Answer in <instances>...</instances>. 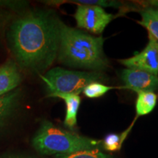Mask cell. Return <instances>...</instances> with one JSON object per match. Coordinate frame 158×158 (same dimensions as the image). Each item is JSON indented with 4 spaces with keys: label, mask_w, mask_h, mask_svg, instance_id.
I'll return each mask as SVG.
<instances>
[{
    "label": "cell",
    "mask_w": 158,
    "mask_h": 158,
    "mask_svg": "<svg viewBox=\"0 0 158 158\" xmlns=\"http://www.w3.org/2000/svg\"><path fill=\"white\" fill-rule=\"evenodd\" d=\"M141 15V20L138 21V23L147 29L149 35L158 41V19L146 9L142 10Z\"/></svg>",
    "instance_id": "12"
},
{
    "label": "cell",
    "mask_w": 158,
    "mask_h": 158,
    "mask_svg": "<svg viewBox=\"0 0 158 158\" xmlns=\"http://www.w3.org/2000/svg\"><path fill=\"white\" fill-rule=\"evenodd\" d=\"M54 12L35 9L13 20L7 32L8 47L21 70L41 75L57 58L59 23Z\"/></svg>",
    "instance_id": "1"
},
{
    "label": "cell",
    "mask_w": 158,
    "mask_h": 158,
    "mask_svg": "<svg viewBox=\"0 0 158 158\" xmlns=\"http://www.w3.org/2000/svg\"><path fill=\"white\" fill-rule=\"evenodd\" d=\"M56 158H112L98 149L81 150L69 155H58Z\"/></svg>",
    "instance_id": "15"
},
{
    "label": "cell",
    "mask_w": 158,
    "mask_h": 158,
    "mask_svg": "<svg viewBox=\"0 0 158 158\" xmlns=\"http://www.w3.org/2000/svg\"><path fill=\"white\" fill-rule=\"evenodd\" d=\"M13 19V15L9 12L0 9V29L3 28Z\"/></svg>",
    "instance_id": "18"
},
{
    "label": "cell",
    "mask_w": 158,
    "mask_h": 158,
    "mask_svg": "<svg viewBox=\"0 0 158 158\" xmlns=\"http://www.w3.org/2000/svg\"><path fill=\"white\" fill-rule=\"evenodd\" d=\"M121 78L124 83V89L139 92H152L158 89V76L147 71L134 68L122 70Z\"/></svg>",
    "instance_id": "7"
},
{
    "label": "cell",
    "mask_w": 158,
    "mask_h": 158,
    "mask_svg": "<svg viewBox=\"0 0 158 158\" xmlns=\"http://www.w3.org/2000/svg\"><path fill=\"white\" fill-rule=\"evenodd\" d=\"M46 84L50 94H78L89 84L94 82H105L106 75L100 72L68 70L61 68H51L45 75H40Z\"/></svg>",
    "instance_id": "4"
},
{
    "label": "cell",
    "mask_w": 158,
    "mask_h": 158,
    "mask_svg": "<svg viewBox=\"0 0 158 158\" xmlns=\"http://www.w3.org/2000/svg\"><path fill=\"white\" fill-rule=\"evenodd\" d=\"M135 102V118L151 113L157 104V95L153 92H138Z\"/></svg>",
    "instance_id": "11"
},
{
    "label": "cell",
    "mask_w": 158,
    "mask_h": 158,
    "mask_svg": "<svg viewBox=\"0 0 158 158\" xmlns=\"http://www.w3.org/2000/svg\"><path fill=\"white\" fill-rule=\"evenodd\" d=\"M145 9L149 12L150 14H152L153 16H155L158 19V7H157V8H154V7H147V8Z\"/></svg>",
    "instance_id": "20"
},
{
    "label": "cell",
    "mask_w": 158,
    "mask_h": 158,
    "mask_svg": "<svg viewBox=\"0 0 158 158\" xmlns=\"http://www.w3.org/2000/svg\"><path fill=\"white\" fill-rule=\"evenodd\" d=\"M74 18L78 28L100 35L114 16L99 6L78 5Z\"/></svg>",
    "instance_id": "5"
},
{
    "label": "cell",
    "mask_w": 158,
    "mask_h": 158,
    "mask_svg": "<svg viewBox=\"0 0 158 158\" xmlns=\"http://www.w3.org/2000/svg\"><path fill=\"white\" fill-rule=\"evenodd\" d=\"M0 158H35L31 156H29L27 155H23L21 153H5L4 155H0Z\"/></svg>",
    "instance_id": "19"
},
{
    "label": "cell",
    "mask_w": 158,
    "mask_h": 158,
    "mask_svg": "<svg viewBox=\"0 0 158 158\" xmlns=\"http://www.w3.org/2000/svg\"><path fill=\"white\" fill-rule=\"evenodd\" d=\"M23 98V92L19 87L0 96V133L8 127L17 116Z\"/></svg>",
    "instance_id": "8"
},
{
    "label": "cell",
    "mask_w": 158,
    "mask_h": 158,
    "mask_svg": "<svg viewBox=\"0 0 158 158\" xmlns=\"http://www.w3.org/2000/svg\"><path fill=\"white\" fill-rule=\"evenodd\" d=\"M125 138H126L122 135V133L121 135H118V134L115 133L108 134L102 141V145L106 151H118L121 149L122 143H123Z\"/></svg>",
    "instance_id": "14"
},
{
    "label": "cell",
    "mask_w": 158,
    "mask_h": 158,
    "mask_svg": "<svg viewBox=\"0 0 158 158\" xmlns=\"http://www.w3.org/2000/svg\"><path fill=\"white\" fill-rule=\"evenodd\" d=\"M101 142L67 131L46 119L41 121L31 140L34 149L45 155H69L81 150L97 149Z\"/></svg>",
    "instance_id": "3"
},
{
    "label": "cell",
    "mask_w": 158,
    "mask_h": 158,
    "mask_svg": "<svg viewBox=\"0 0 158 158\" xmlns=\"http://www.w3.org/2000/svg\"><path fill=\"white\" fill-rule=\"evenodd\" d=\"M48 98H58L64 100L66 105V115L64 124L70 130H73L77 124V115L81 99L78 94H49Z\"/></svg>",
    "instance_id": "10"
},
{
    "label": "cell",
    "mask_w": 158,
    "mask_h": 158,
    "mask_svg": "<svg viewBox=\"0 0 158 158\" xmlns=\"http://www.w3.org/2000/svg\"><path fill=\"white\" fill-rule=\"evenodd\" d=\"M21 69L13 59H8L0 64V96L19 88L22 82Z\"/></svg>",
    "instance_id": "9"
},
{
    "label": "cell",
    "mask_w": 158,
    "mask_h": 158,
    "mask_svg": "<svg viewBox=\"0 0 158 158\" xmlns=\"http://www.w3.org/2000/svg\"><path fill=\"white\" fill-rule=\"evenodd\" d=\"M28 2L25 1H11V0H2L0 1V7L4 9L10 10L13 12L23 13Z\"/></svg>",
    "instance_id": "17"
},
{
    "label": "cell",
    "mask_w": 158,
    "mask_h": 158,
    "mask_svg": "<svg viewBox=\"0 0 158 158\" xmlns=\"http://www.w3.org/2000/svg\"><path fill=\"white\" fill-rule=\"evenodd\" d=\"M104 39L59 23L57 60L61 64L96 72L106 70L108 61L103 52Z\"/></svg>",
    "instance_id": "2"
},
{
    "label": "cell",
    "mask_w": 158,
    "mask_h": 158,
    "mask_svg": "<svg viewBox=\"0 0 158 158\" xmlns=\"http://www.w3.org/2000/svg\"><path fill=\"white\" fill-rule=\"evenodd\" d=\"M70 2L78 5H96L103 7H114V8H122L124 7L123 3L117 1H106V0H79V1H70Z\"/></svg>",
    "instance_id": "16"
},
{
    "label": "cell",
    "mask_w": 158,
    "mask_h": 158,
    "mask_svg": "<svg viewBox=\"0 0 158 158\" xmlns=\"http://www.w3.org/2000/svg\"><path fill=\"white\" fill-rule=\"evenodd\" d=\"M121 89L123 87H114L107 86L100 82H94L87 85L83 90V93L88 98H98L103 96L110 90L114 89Z\"/></svg>",
    "instance_id": "13"
},
{
    "label": "cell",
    "mask_w": 158,
    "mask_h": 158,
    "mask_svg": "<svg viewBox=\"0 0 158 158\" xmlns=\"http://www.w3.org/2000/svg\"><path fill=\"white\" fill-rule=\"evenodd\" d=\"M118 62L127 68L139 69L157 75L158 41L149 35V42L141 52Z\"/></svg>",
    "instance_id": "6"
}]
</instances>
